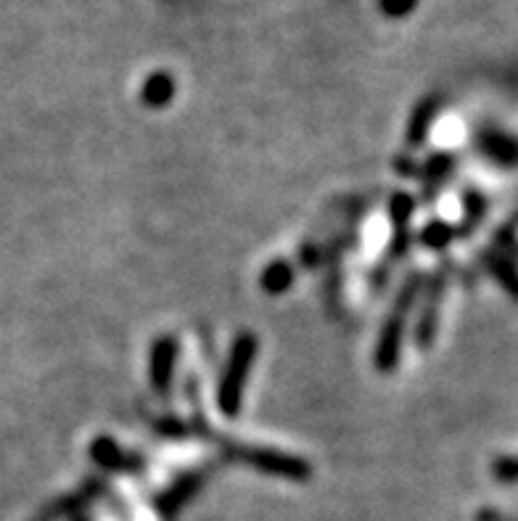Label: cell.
Returning <instances> with one entry per match:
<instances>
[{"instance_id":"obj_1","label":"cell","mask_w":518,"mask_h":521,"mask_svg":"<svg viewBox=\"0 0 518 521\" xmlns=\"http://www.w3.org/2000/svg\"><path fill=\"white\" fill-rule=\"evenodd\" d=\"M252 355H254L252 339H244V342L236 347V352H233L228 376H225V381H222V392H220V405L228 416H233V410H238L241 387H244V376H246V368H249V360H252Z\"/></svg>"},{"instance_id":"obj_3","label":"cell","mask_w":518,"mask_h":521,"mask_svg":"<svg viewBox=\"0 0 518 521\" xmlns=\"http://www.w3.org/2000/svg\"><path fill=\"white\" fill-rule=\"evenodd\" d=\"M495 474L500 482H518V458H503V461H497Z\"/></svg>"},{"instance_id":"obj_2","label":"cell","mask_w":518,"mask_h":521,"mask_svg":"<svg viewBox=\"0 0 518 521\" xmlns=\"http://www.w3.org/2000/svg\"><path fill=\"white\" fill-rule=\"evenodd\" d=\"M291 281V273L286 265H275L270 273L265 276V283H267V289L270 291H278V289H286V283Z\"/></svg>"}]
</instances>
